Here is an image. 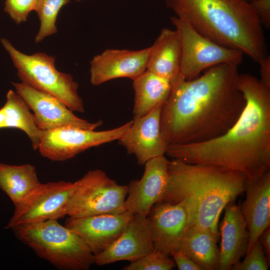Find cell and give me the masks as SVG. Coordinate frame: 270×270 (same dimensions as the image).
<instances>
[{
	"label": "cell",
	"mask_w": 270,
	"mask_h": 270,
	"mask_svg": "<svg viewBox=\"0 0 270 270\" xmlns=\"http://www.w3.org/2000/svg\"><path fill=\"white\" fill-rule=\"evenodd\" d=\"M238 66L219 64L199 78L178 76L172 83L160 114L161 130L168 145L210 140L234 125L246 104L238 86Z\"/></svg>",
	"instance_id": "1"
},
{
	"label": "cell",
	"mask_w": 270,
	"mask_h": 270,
	"mask_svg": "<svg viewBox=\"0 0 270 270\" xmlns=\"http://www.w3.org/2000/svg\"><path fill=\"white\" fill-rule=\"evenodd\" d=\"M246 101L236 122L224 134L206 142L168 145L172 159L216 166L242 174L248 184L270 168V88L254 76L239 74Z\"/></svg>",
	"instance_id": "2"
},
{
	"label": "cell",
	"mask_w": 270,
	"mask_h": 270,
	"mask_svg": "<svg viewBox=\"0 0 270 270\" xmlns=\"http://www.w3.org/2000/svg\"><path fill=\"white\" fill-rule=\"evenodd\" d=\"M168 180L160 202H181L190 226L210 230L219 238L218 222L226 206L245 192L248 182L242 173L210 164L169 161Z\"/></svg>",
	"instance_id": "3"
},
{
	"label": "cell",
	"mask_w": 270,
	"mask_h": 270,
	"mask_svg": "<svg viewBox=\"0 0 270 270\" xmlns=\"http://www.w3.org/2000/svg\"><path fill=\"white\" fill-rule=\"evenodd\" d=\"M176 16L226 47L241 51L258 62L266 54L264 30L245 0H166Z\"/></svg>",
	"instance_id": "4"
},
{
	"label": "cell",
	"mask_w": 270,
	"mask_h": 270,
	"mask_svg": "<svg viewBox=\"0 0 270 270\" xmlns=\"http://www.w3.org/2000/svg\"><path fill=\"white\" fill-rule=\"evenodd\" d=\"M18 238L42 258L62 270H88L95 256L75 232L49 220L12 228Z\"/></svg>",
	"instance_id": "5"
},
{
	"label": "cell",
	"mask_w": 270,
	"mask_h": 270,
	"mask_svg": "<svg viewBox=\"0 0 270 270\" xmlns=\"http://www.w3.org/2000/svg\"><path fill=\"white\" fill-rule=\"evenodd\" d=\"M0 42L21 82L56 96L72 112H84L82 100L78 94V84L70 74L56 69L54 56L42 52L25 54L8 40L2 38Z\"/></svg>",
	"instance_id": "6"
},
{
	"label": "cell",
	"mask_w": 270,
	"mask_h": 270,
	"mask_svg": "<svg viewBox=\"0 0 270 270\" xmlns=\"http://www.w3.org/2000/svg\"><path fill=\"white\" fill-rule=\"evenodd\" d=\"M74 184L66 210L68 217L80 218L126 211L127 185L118 184L103 170H90Z\"/></svg>",
	"instance_id": "7"
},
{
	"label": "cell",
	"mask_w": 270,
	"mask_h": 270,
	"mask_svg": "<svg viewBox=\"0 0 270 270\" xmlns=\"http://www.w3.org/2000/svg\"><path fill=\"white\" fill-rule=\"evenodd\" d=\"M171 22L178 32L181 48L179 76L196 78L204 70L227 63L239 64L244 54L221 46L196 32L186 21L176 16Z\"/></svg>",
	"instance_id": "8"
},
{
	"label": "cell",
	"mask_w": 270,
	"mask_h": 270,
	"mask_svg": "<svg viewBox=\"0 0 270 270\" xmlns=\"http://www.w3.org/2000/svg\"><path fill=\"white\" fill-rule=\"evenodd\" d=\"M132 121L102 131L71 126L41 130L38 150L42 156L50 160H66L91 148L118 140Z\"/></svg>",
	"instance_id": "9"
},
{
	"label": "cell",
	"mask_w": 270,
	"mask_h": 270,
	"mask_svg": "<svg viewBox=\"0 0 270 270\" xmlns=\"http://www.w3.org/2000/svg\"><path fill=\"white\" fill-rule=\"evenodd\" d=\"M74 184L58 181L42 184L26 198L14 206V214L6 228L49 220L66 216L68 203Z\"/></svg>",
	"instance_id": "10"
},
{
	"label": "cell",
	"mask_w": 270,
	"mask_h": 270,
	"mask_svg": "<svg viewBox=\"0 0 270 270\" xmlns=\"http://www.w3.org/2000/svg\"><path fill=\"white\" fill-rule=\"evenodd\" d=\"M12 84L16 92L32 110L41 130L68 126L95 130L102 124L101 120L92 122L78 117L60 100L50 94L22 82Z\"/></svg>",
	"instance_id": "11"
},
{
	"label": "cell",
	"mask_w": 270,
	"mask_h": 270,
	"mask_svg": "<svg viewBox=\"0 0 270 270\" xmlns=\"http://www.w3.org/2000/svg\"><path fill=\"white\" fill-rule=\"evenodd\" d=\"M169 161L164 155H162L144 164L142 177L130 181L127 185L126 210L133 214L147 216L152 208L160 202L168 186Z\"/></svg>",
	"instance_id": "12"
},
{
	"label": "cell",
	"mask_w": 270,
	"mask_h": 270,
	"mask_svg": "<svg viewBox=\"0 0 270 270\" xmlns=\"http://www.w3.org/2000/svg\"><path fill=\"white\" fill-rule=\"evenodd\" d=\"M162 106L145 116L134 118L130 126L118 140L128 154L136 156L139 164L166 154L168 144L161 130Z\"/></svg>",
	"instance_id": "13"
},
{
	"label": "cell",
	"mask_w": 270,
	"mask_h": 270,
	"mask_svg": "<svg viewBox=\"0 0 270 270\" xmlns=\"http://www.w3.org/2000/svg\"><path fill=\"white\" fill-rule=\"evenodd\" d=\"M150 46L140 50L106 49L90 62V82L98 86L114 79L134 80L146 70Z\"/></svg>",
	"instance_id": "14"
},
{
	"label": "cell",
	"mask_w": 270,
	"mask_h": 270,
	"mask_svg": "<svg viewBox=\"0 0 270 270\" xmlns=\"http://www.w3.org/2000/svg\"><path fill=\"white\" fill-rule=\"evenodd\" d=\"M133 216L126 210L80 218L68 217L64 226L76 234L96 256L120 236Z\"/></svg>",
	"instance_id": "15"
},
{
	"label": "cell",
	"mask_w": 270,
	"mask_h": 270,
	"mask_svg": "<svg viewBox=\"0 0 270 270\" xmlns=\"http://www.w3.org/2000/svg\"><path fill=\"white\" fill-rule=\"evenodd\" d=\"M155 250L171 256L180 249L183 236L189 226L186 210L181 202H159L147 216Z\"/></svg>",
	"instance_id": "16"
},
{
	"label": "cell",
	"mask_w": 270,
	"mask_h": 270,
	"mask_svg": "<svg viewBox=\"0 0 270 270\" xmlns=\"http://www.w3.org/2000/svg\"><path fill=\"white\" fill-rule=\"evenodd\" d=\"M154 250L147 216L134 214L120 236L95 256V264L104 266L121 260L132 262Z\"/></svg>",
	"instance_id": "17"
},
{
	"label": "cell",
	"mask_w": 270,
	"mask_h": 270,
	"mask_svg": "<svg viewBox=\"0 0 270 270\" xmlns=\"http://www.w3.org/2000/svg\"><path fill=\"white\" fill-rule=\"evenodd\" d=\"M224 209L220 228L222 241L218 270H230L246 254L250 234L240 206L234 202Z\"/></svg>",
	"instance_id": "18"
},
{
	"label": "cell",
	"mask_w": 270,
	"mask_h": 270,
	"mask_svg": "<svg viewBox=\"0 0 270 270\" xmlns=\"http://www.w3.org/2000/svg\"><path fill=\"white\" fill-rule=\"evenodd\" d=\"M240 209L250 234L248 252L270 225V171L248 184Z\"/></svg>",
	"instance_id": "19"
},
{
	"label": "cell",
	"mask_w": 270,
	"mask_h": 270,
	"mask_svg": "<svg viewBox=\"0 0 270 270\" xmlns=\"http://www.w3.org/2000/svg\"><path fill=\"white\" fill-rule=\"evenodd\" d=\"M181 48L176 29L163 28L150 46L146 70L169 80L171 84L180 73Z\"/></svg>",
	"instance_id": "20"
},
{
	"label": "cell",
	"mask_w": 270,
	"mask_h": 270,
	"mask_svg": "<svg viewBox=\"0 0 270 270\" xmlns=\"http://www.w3.org/2000/svg\"><path fill=\"white\" fill-rule=\"evenodd\" d=\"M132 80L134 92V118L145 116L158 106H162L172 89L169 80L148 70Z\"/></svg>",
	"instance_id": "21"
},
{
	"label": "cell",
	"mask_w": 270,
	"mask_h": 270,
	"mask_svg": "<svg viewBox=\"0 0 270 270\" xmlns=\"http://www.w3.org/2000/svg\"><path fill=\"white\" fill-rule=\"evenodd\" d=\"M218 240L210 230L196 226H188L182 240L180 249L186 254L202 270H218Z\"/></svg>",
	"instance_id": "22"
},
{
	"label": "cell",
	"mask_w": 270,
	"mask_h": 270,
	"mask_svg": "<svg viewBox=\"0 0 270 270\" xmlns=\"http://www.w3.org/2000/svg\"><path fill=\"white\" fill-rule=\"evenodd\" d=\"M4 128L23 131L30 138L33 149L38 150L41 130L24 100L12 90L8 91L6 103L0 108V129Z\"/></svg>",
	"instance_id": "23"
},
{
	"label": "cell",
	"mask_w": 270,
	"mask_h": 270,
	"mask_svg": "<svg viewBox=\"0 0 270 270\" xmlns=\"http://www.w3.org/2000/svg\"><path fill=\"white\" fill-rule=\"evenodd\" d=\"M40 184L34 166L0 163V188L14 206L26 198Z\"/></svg>",
	"instance_id": "24"
},
{
	"label": "cell",
	"mask_w": 270,
	"mask_h": 270,
	"mask_svg": "<svg viewBox=\"0 0 270 270\" xmlns=\"http://www.w3.org/2000/svg\"><path fill=\"white\" fill-rule=\"evenodd\" d=\"M70 0H36L34 10L40 20V26L34 38L38 43L46 38L56 33V21L60 9Z\"/></svg>",
	"instance_id": "25"
},
{
	"label": "cell",
	"mask_w": 270,
	"mask_h": 270,
	"mask_svg": "<svg viewBox=\"0 0 270 270\" xmlns=\"http://www.w3.org/2000/svg\"><path fill=\"white\" fill-rule=\"evenodd\" d=\"M170 256L154 250L138 260L130 262L124 270H170L176 264Z\"/></svg>",
	"instance_id": "26"
},
{
	"label": "cell",
	"mask_w": 270,
	"mask_h": 270,
	"mask_svg": "<svg viewBox=\"0 0 270 270\" xmlns=\"http://www.w3.org/2000/svg\"><path fill=\"white\" fill-rule=\"evenodd\" d=\"M244 260L233 266L232 270H267L268 264L264 249L258 240L246 254Z\"/></svg>",
	"instance_id": "27"
},
{
	"label": "cell",
	"mask_w": 270,
	"mask_h": 270,
	"mask_svg": "<svg viewBox=\"0 0 270 270\" xmlns=\"http://www.w3.org/2000/svg\"><path fill=\"white\" fill-rule=\"evenodd\" d=\"M36 0H6L4 12L17 24L26 21L30 12L34 10Z\"/></svg>",
	"instance_id": "28"
},
{
	"label": "cell",
	"mask_w": 270,
	"mask_h": 270,
	"mask_svg": "<svg viewBox=\"0 0 270 270\" xmlns=\"http://www.w3.org/2000/svg\"><path fill=\"white\" fill-rule=\"evenodd\" d=\"M262 27L270 28V0H254L249 2Z\"/></svg>",
	"instance_id": "29"
},
{
	"label": "cell",
	"mask_w": 270,
	"mask_h": 270,
	"mask_svg": "<svg viewBox=\"0 0 270 270\" xmlns=\"http://www.w3.org/2000/svg\"><path fill=\"white\" fill-rule=\"evenodd\" d=\"M171 256L179 270H202L193 260L180 249L172 252Z\"/></svg>",
	"instance_id": "30"
},
{
	"label": "cell",
	"mask_w": 270,
	"mask_h": 270,
	"mask_svg": "<svg viewBox=\"0 0 270 270\" xmlns=\"http://www.w3.org/2000/svg\"><path fill=\"white\" fill-rule=\"evenodd\" d=\"M260 66L261 84L267 88H270V56L266 55L258 62Z\"/></svg>",
	"instance_id": "31"
},
{
	"label": "cell",
	"mask_w": 270,
	"mask_h": 270,
	"mask_svg": "<svg viewBox=\"0 0 270 270\" xmlns=\"http://www.w3.org/2000/svg\"><path fill=\"white\" fill-rule=\"evenodd\" d=\"M258 240L264 252L268 262H270V228L268 227L260 235Z\"/></svg>",
	"instance_id": "32"
},
{
	"label": "cell",
	"mask_w": 270,
	"mask_h": 270,
	"mask_svg": "<svg viewBox=\"0 0 270 270\" xmlns=\"http://www.w3.org/2000/svg\"><path fill=\"white\" fill-rule=\"evenodd\" d=\"M245 0L249 2H250V1H252V0Z\"/></svg>",
	"instance_id": "33"
},
{
	"label": "cell",
	"mask_w": 270,
	"mask_h": 270,
	"mask_svg": "<svg viewBox=\"0 0 270 270\" xmlns=\"http://www.w3.org/2000/svg\"><path fill=\"white\" fill-rule=\"evenodd\" d=\"M76 1H80V0H76Z\"/></svg>",
	"instance_id": "34"
}]
</instances>
